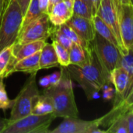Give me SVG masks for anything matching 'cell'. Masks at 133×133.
<instances>
[{
  "label": "cell",
  "instance_id": "603a6c76",
  "mask_svg": "<svg viewBox=\"0 0 133 133\" xmlns=\"http://www.w3.org/2000/svg\"><path fill=\"white\" fill-rule=\"evenodd\" d=\"M107 133H129L125 113L120 115L106 130Z\"/></svg>",
  "mask_w": 133,
  "mask_h": 133
},
{
  "label": "cell",
  "instance_id": "d4e9b609",
  "mask_svg": "<svg viewBox=\"0 0 133 133\" xmlns=\"http://www.w3.org/2000/svg\"><path fill=\"white\" fill-rule=\"evenodd\" d=\"M52 44L55 50L60 66H62V67L69 66L70 65L69 51L55 41H52Z\"/></svg>",
  "mask_w": 133,
  "mask_h": 133
},
{
  "label": "cell",
  "instance_id": "b9f144b4",
  "mask_svg": "<svg viewBox=\"0 0 133 133\" xmlns=\"http://www.w3.org/2000/svg\"><path fill=\"white\" fill-rule=\"evenodd\" d=\"M128 108H129V109H131V110H133V104L132 105H131L130 107H129Z\"/></svg>",
  "mask_w": 133,
  "mask_h": 133
},
{
  "label": "cell",
  "instance_id": "2e32d148",
  "mask_svg": "<svg viewBox=\"0 0 133 133\" xmlns=\"http://www.w3.org/2000/svg\"><path fill=\"white\" fill-rule=\"evenodd\" d=\"M40 68L50 69L59 66L58 57L52 44L45 43L40 51Z\"/></svg>",
  "mask_w": 133,
  "mask_h": 133
},
{
  "label": "cell",
  "instance_id": "ab89813d",
  "mask_svg": "<svg viewBox=\"0 0 133 133\" xmlns=\"http://www.w3.org/2000/svg\"><path fill=\"white\" fill-rule=\"evenodd\" d=\"M83 1H84L87 5H88V6L90 8V9H91V11H92V5H91V0H83Z\"/></svg>",
  "mask_w": 133,
  "mask_h": 133
},
{
  "label": "cell",
  "instance_id": "44dd1931",
  "mask_svg": "<svg viewBox=\"0 0 133 133\" xmlns=\"http://www.w3.org/2000/svg\"><path fill=\"white\" fill-rule=\"evenodd\" d=\"M120 66H122L126 70L129 76V86L125 95L122 97L123 100L127 96V94L130 92L133 87V49H129L126 54L122 55Z\"/></svg>",
  "mask_w": 133,
  "mask_h": 133
},
{
  "label": "cell",
  "instance_id": "6da1fadb",
  "mask_svg": "<svg viewBox=\"0 0 133 133\" xmlns=\"http://www.w3.org/2000/svg\"><path fill=\"white\" fill-rule=\"evenodd\" d=\"M65 69L69 77L76 80L83 87L88 99H90L108 83L91 42L90 58L88 63L83 66L69 65Z\"/></svg>",
  "mask_w": 133,
  "mask_h": 133
},
{
  "label": "cell",
  "instance_id": "d6986e66",
  "mask_svg": "<svg viewBox=\"0 0 133 133\" xmlns=\"http://www.w3.org/2000/svg\"><path fill=\"white\" fill-rule=\"evenodd\" d=\"M92 19L94 22V28H95L96 32L99 35H101L102 37H104V39H106L109 42H111L113 44H115V46H117L122 53V48H121L113 30L111 29V27H109L108 25L103 19H101L97 15L94 16Z\"/></svg>",
  "mask_w": 133,
  "mask_h": 133
},
{
  "label": "cell",
  "instance_id": "5bb4252c",
  "mask_svg": "<svg viewBox=\"0 0 133 133\" xmlns=\"http://www.w3.org/2000/svg\"><path fill=\"white\" fill-rule=\"evenodd\" d=\"M13 45L7 47L0 51V76L3 79L11 75L16 63L13 55Z\"/></svg>",
  "mask_w": 133,
  "mask_h": 133
},
{
  "label": "cell",
  "instance_id": "ac0fdd59",
  "mask_svg": "<svg viewBox=\"0 0 133 133\" xmlns=\"http://www.w3.org/2000/svg\"><path fill=\"white\" fill-rule=\"evenodd\" d=\"M90 58V44L88 48H84L73 43L69 50L70 65L83 66L88 63Z\"/></svg>",
  "mask_w": 133,
  "mask_h": 133
},
{
  "label": "cell",
  "instance_id": "8d00e7d4",
  "mask_svg": "<svg viewBox=\"0 0 133 133\" xmlns=\"http://www.w3.org/2000/svg\"><path fill=\"white\" fill-rule=\"evenodd\" d=\"M39 83L42 86V87H48L50 86V80H49V76H44L43 78H41L39 81Z\"/></svg>",
  "mask_w": 133,
  "mask_h": 133
},
{
  "label": "cell",
  "instance_id": "52a82bcc",
  "mask_svg": "<svg viewBox=\"0 0 133 133\" xmlns=\"http://www.w3.org/2000/svg\"><path fill=\"white\" fill-rule=\"evenodd\" d=\"M56 26L49 19L48 14L42 13L39 17L23 26L16 43L25 44L37 41H46Z\"/></svg>",
  "mask_w": 133,
  "mask_h": 133
},
{
  "label": "cell",
  "instance_id": "ee69618b",
  "mask_svg": "<svg viewBox=\"0 0 133 133\" xmlns=\"http://www.w3.org/2000/svg\"><path fill=\"white\" fill-rule=\"evenodd\" d=\"M63 1H69V2H74V0H63Z\"/></svg>",
  "mask_w": 133,
  "mask_h": 133
},
{
  "label": "cell",
  "instance_id": "9c48e42d",
  "mask_svg": "<svg viewBox=\"0 0 133 133\" xmlns=\"http://www.w3.org/2000/svg\"><path fill=\"white\" fill-rule=\"evenodd\" d=\"M105 117L93 121H84L77 118H64V120L49 133H92V131L102 123Z\"/></svg>",
  "mask_w": 133,
  "mask_h": 133
},
{
  "label": "cell",
  "instance_id": "4fadbf2b",
  "mask_svg": "<svg viewBox=\"0 0 133 133\" xmlns=\"http://www.w3.org/2000/svg\"><path fill=\"white\" fill-rule=\"evenodd\" d=\"M73 15V10L62 0L57 3L48 14L49 19L55 26L65 23Z\"/></svg>",
  "mask_w": 133,
  "mask_h": 133
},
{
  "label": "cell",
  "instance_id": "f546056e",
  "mask_svg": "<svg viewBox=\"0 0 133 133\" xmlns=\"http://www.w3.org/2000/svg\"><path fill=\"white\" fill-rule=\"evenodd\" d=\"M62 70L60 72H54L51 75H49V80H50V85H56L58 84L62 78Z\"/></svg>",
  "mask_w": 133,
  "mask_h": 133
},
{
  "label": "cell",
  "instance_id": "74e56055",
  "mask_svg": "<svg viewBox=\"0 0 133 133\" xmlns=\"http://www.w3.org/2000/svg\"><path fill=\"white\" fill-rule=\"evenodd\" d=\"M11 0H2V14L9 5Z\"/></svg>",
  "mask_w": 133,
  "mask_h": 133
},
{
  "label": "cell",
  "instance_id": "8992f818",
  "mask_svg": "<svg viewBox=\"0 0 133 133\" xmlns=\"http://www.w3.org/2000/svg\"><path fill=\"white\" fill-rule=\"evenodd\" d=\"M55 118L53 114H30L20 119L9 122L3 133H49V127Z\"/></svg>",
  "mask_w": 133,
  "mask_h": 133
},
{
  "label": "cell",
  "instance_id": "7a4b0ae2",
  "mask_svg": "<svg viewBox=\"0 0 133 133\" xmlns=\"http://www.w3.org/2000/svg\"><path fill=\"white\" fill-rule=\"evenodd\" d=\"M62 78L56 85H50L45 88L43 94L49 97L53 103L55 118H77L79 111L75 100L73 87L65 67L62 69Z\"/></svg>",
  "mask_w": 133,
  "mask_h": 133
},
{
  "label": "cell",
  "instance_id": "cb8c5ba5",
  "mask_svg": "<svg viewBox=\"0 0 133 133\" xmlns=\"http://www.w3.org/2000/svg\"><path fill=\"white\" fill-rule=\"evenodd\" d=\"M60 30L75 44H79L80 45L81 47L84 48H88L89 46H90V43H87L85 41H83L76 33V31L72 28L70 27L67 23H64V24H62L60 26H58Z\"/></svg>",
  "mask_w": 133,
  "mask_h": 133
},
{
  "label": "cell",
  "instance_id": "5b68a950",
  "mask_svg": "<svg viewBox=\"0 0 133 133\" xmlns=\"http://www.w3.org/2000/svg\"><path fill=\"white\" fill-rule=\"evenodd\" d=\"M91 44L108 82L113 70L120 66L122 53L117 46L102 37L97 33H96L94 41H91Z\"/></svg>",
  "mask_w": 133,
  "mask_h": 133
},
{
  "label": "cell",
  "instance_id": "4dcf8cb0",
  "mask_svg": "<svg viewBox=\"0 0 133 133\" xmlns=\"http://www.w3.org/2000/svg\"><path fill=\"white\" fill-rule=\"evenodd\" d=\"M122 104L127 108L133 104V87L127 96L122 100Z\"/></svg>",
  "mask_w": 133,
  "mask_h": 133
},
{
  "label": "cell",
  "instance_id": "83f0119b",
  "mask_svg": "<svg viewBox=\"0 0 133 133\" xmlns=\"http://www.w3.org/2000/svg\"><path fill=\"white\" fill-rule=\"evenodd\" d=\"M3 79V78L0 79V110H2L5 112L6 110L11 109L13 100L9 98Z\"/></svg>",
  "mask_w": 133,
  "mask_h": 133
},
{
  "label": "cell",
  "instance_id": "60d3db41",
  "mask_svg": "<svg viewBox=\"0 0 133 133\" xmlns=\"http://www.w3.org/2000/svg\"><path fill=\"white\" fill-rule=\"evenodd\" d=\"M2 16V0H0V21Z\"/></svg>",
  "mask_w": 133,
  "mask_h": 133
},
{
  "label": "cell",
  "instance_id": "4316f807",
  "mask_svg": "<svg viewBox=\"0 0 133 133\" xmlns=\"http://www.w3.org/2000/svg\"><path fill=\"white\" fill-rule=\"evenodd\" d=\"M51 37L52 41L58 42V44L62 45L64 48L68 49L69 51L70 50V48H72L73 44V42L60 30L58 26H56L55 27V29L53 30L51 34Z\"/></svg>",
  "mask_w": 133,
  "mask_h": 133
},
{
  "label": "cell",
  "instance_id": "836d02e7",
  "mask_svg": "<svg viewBox=\"0 0 133 133\" xmlns=\"http://www.w3.org/2000/svg\"><path fill=\"white\" fill-rule=\"evenodd\" d=\"M101 0H91V5H92V14L93 16L96 15L97 9L100 6Z\"/></svg>",
  "mask_w": 133,
  "mask_h": 133
},
{
  "label": "cell",
  "instance_id": "9a60e30c",
  "mask_svg": "<svg viewBox=\"0 0 133 133\" xmlns=\"http://www.w3.org/2000/svg\"><path fill=\"white\" fill-rule=\"evenodd\" d=\"M40 51L18 61L13 69V72H19L28 74L37 73L40 68Z\"/></svg>",
  "mask_w": 133,
  "mask_h": 133
},
{
  "label": "cell",
  "instance_id": "484cf974",
  "mask_svg": "<svg viewBox=\"0 0 133 133\" xmlns=\"http://www.w3.org/2000/svg\"><path fill=\"white\" fill-rule=\"evenodd\" d=\"M73 15H76L90 19H93V14L90 8L83 0H74Z\"/></svg>",
  "mask_w": 133,
  "mask_h": 133
},
{
  "label": "cell",
  "instance_id": "ba28073f",
  "mask_svg": "<svg viewBox=\"0 0 133 133\" xmlns=\"http://www.w3.org/2000/svg\"><path fill=\"white\" fill-rule=\"evenodd\" d=\"M96 15H97L108 25L109 27H111L122 48V55L126 54L128 51L123 45L120 32L118 2L116 0H101Z\"/></svg>",
  "mask_w": 133,
  "mask_h": 133
},
{
  "label": "cell",
  "instance_id": "1f68e13d",
  "mask_svg": "<svg viewBox=\"0 0 133 133\" xmlns=\"http://www.w3.org/2000/svg\"><path fill=\"white\" fill-rule=\"evenodd\" d=\"M16 1L17 2L18 5H19V7L21 9V11H22V12L23 14V16H24L31 0H16Z\"/></svg>",
  "mask_w": 133,
  "mask_h": 133
},
{
  "label": "cell",
  "instance_id": "f35d334b",
  "mask_svg": "<svg viewBox=\"0 0 133 133\" xmlns=\"http://www.w3.org/2000/svg\"><path fill=\"white\" fill-rule=\"evenodd\" d=\"M116 1L118 3H120L121 5H129L130 4V0H116Z\"/></svg>",
  "mask_w": 133,
  "mask_h": 133
},
{
  "label": "cell",
  "instance_id": "3957f363",
  "mask_svg": "<svg viewBox=\"0 0 133 133\" xmlns=\"http://www.w3.org/2000/svg\"><path fill=\"white\" fill-rule=\"evenodd\" d=\"M23 14L16 0H11L0 21V51L13 45L22 28Z\"/></svg>",
  "mask_w": 133,
  "mask_h": 133
},
{
  "label": "cell",
  "instance_id": "8fae6325",
  "mask_svg": "<svg viewBox=\"0 0 133 133\" xmlns=\"http://www.w3.org/2000/svg\"><path fill=\"white\" fill-rule=\"evenodd\" d=\"M65 23L72 27L86 42L90 43L94 41L97 32L94 28L93 19L72 15V16Z\"/></svg>",
  "mask_w": 133,
  "mask_h": 133
},
{
  "label": "cell",
  "instance_id": "ffe728a7",
  "mask_svg": "<svg viewBox=\"0 0 133 133\" xmlns=\"http://www.w3.org/2000/svg\"><path fill=\"white\" fill-rule=\"evenodd\" d=\"M54 112V106L53 103L49 97L45 94L40 95L36 101L31 114L38 115H44L48 114H53Z\"/></svg>",
  "mask_w": 133,
  "mask_h": 133
},
{
  "label": "cell",
  "instance_id": "30bf717a",
  "mask_svg": "<svg viewBox=\"0 0 133 133\" xmlns=\"http://www.w3.org/2000/svg\"><path fill=\"white\" fill-rule=\"evenodd\" d=\"M120 32L125 48L133 49V6L118 2Z\"/></svg>",
  "mask_w": 133,
  "mask_h": 133
},
{
  "label": "cell",
  "instance_id": "d590c367",
  "mask_svg": "<svg viewBox=\"0 0 133 133\" xmlns=\"http://www.w3.org/2000/svg\"><path fill=\"white\" fill-rule=\"evenodd\" d=\"M62 0H48V14H49L51 12V11L52 10L53 7L58 3L59 2H61Z\"/></svg>",
  "mask_w": 133,
  "mask_h": 133
},
{
  "label": "cell",
  "instance_id": "f6af8a7d",
  "mask_svg": "<svg viewBox=\"0 0 133 133\" xmlns=\"http://www.w3.org/2000/svg\"><path fill=\"white\" fill-rule=\"evenodd\" d=\"M2 79V77H1V76H0V79Z\"/></svg>",
  "mask_w": 133,
  "mask_h": 133
},
{
  "label": "cell",
  "instance_id": "7c38bea8",
  "mask_svg": "<svg viewBox=\"0 0 133 133\" xmlns=\"http://www.w3.org/2000/svg\"><path fill=\"white\" fill-rule=\"evenodd\" d=\"M46 41H37L25 44H13V55L16 58V62L26 57L32 55L38 51H41Z\"/></svg>",
  "mask_w": 133,
  "mask_h": 133
},
{
  "label": "cell",
  "instance_id": "277c9868",
  "mask_svg": "<svg viewBox=\"0 0 133 133\" xmlns=\"http://www.w3.org/2000/svg\"><path fill=\"white\" fill-rule=\"evenodd\" d=\"M37 73L30 74L11 108L9 122L16 121L31 114L33 107L40 96L36 80Z\"/></svg>",
  "mask_w": 133,
  "mask_h": 133
},
{
  "label": "cell",
  "instance_id": "e0dca14e",
  "mask_svg": "<svg viewBox=\"0 0 133 133\" xmlns=\"http://www.w3.org/2000/svg\"><path fill=\"white\" fill-rule=\"evenodd\" d=\"M110 81L114 84L116 92L123 97L129 83V76L126 70L122 66L117 67L111 72Z\"/></svg>",
  "mask_w": 133,
  "mask_h": 133
},
{
  "label": "cell",
  "instance_id": "7402d4cb",
  "mask_svg": "<svg viewBox=\"0 0 133 133\" xmlns=\"http://www.w3.org/2000/svg\"><path fill=\"white\" fill-rule=\"evenodd\" d=\"M41 14L42 12L40 9L39 0H31L27 8V10L23 16L22 27L30 23L32 20L35 19L36 18L39 17Z\"/></svg>",
  "mask_w": 133,
  "mask_h": 133
},
{
  "label": "cell",
  "instance_id": "d6a6232c",
  "mask_svg": "<svg viewBox=\"0 0 133 133\" xmlns=\"http://www.w3.org/2000/svg\"><path fill=\"white\" fill-rule=\"evenodd\" d=\"M48 0H39V5L42 13L48 14Z\"/></svg>",
  "mask_w": 133,
  "mask_h": 133
},
{
  "label": "cell",
  "instance_id": "f1b7e54d",
  "mask_svg": "<svg viewBox=\"0 0 133 133\" xmlns=\"http://www.w3.org/2000/svg\"><path fill=\"white\" fill-rule=\"evenodd\" d=\"M128 110L129 111L125 112V115H126L129 133H133V110H131L129 108H128Z\"/></svg>",
  "mask_w": 133,
  "mask_h": 133
},
{
  "label": "cell",
  "instance_id": "e575fe53",
  "mask_svg": "<svg viewBox=\"0 0 133 133\" xmlns=\"http://www.w3.org/2000/svg\"><path fill=\"white\" fill-rule=\"evenodd\" d=\"M9 122V119L0 118V133H3V131L7 127Z\"/></svg>",
  "mask_w": 133,
  "mask_h": 133
},
{
  "label": "cell",
  "instance_id": "7bdbcfd3",
  "mask_svg": "<svg viewBox=\"0 0 133 133\" xmlns=\"http://www.w3.org/2000/svg\"><path fill=\"white\" fill-rule=\"evenodd\" d=\"M130 4L133 6V0H130Z\"/></svg>",
  "mask_w": 133,
  "mask_h": 133
}]
</instances>
